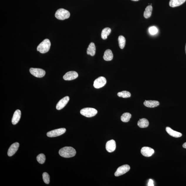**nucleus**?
<instances>
[{"label":"nucleus","instance_id":"nucleus-5","mask_svg":"<svg viewBox=\"0 0 186 186\" xmlns=\"http://www.w3.org/2000/svg\"><path fill=\"white\" fill-rule=\"evenodd\" d=\"M29 71L31 74L37 78L43 77L46 74L44 70L37 68H31Z\"/></svg>","mask_w":186,"mask_h":186},{"label":"nucleus","instance_id":"nucleus-30","mask_svg":"<svg viewBox=\"0 0 186 186\" xmlns=\"http://www.w3.org/2000/svg\"><path fill=\"white\" fill-rule=\"evenodd\" d=\"M183 147L184 148L186 149V142L183 144Z\"/></svg>","mask_w":186,"mask_h":186},{"label":"nucleus","instance_id":"nucleus-12","mask_svg":"<svg viewBox=\"0 0 186 186\" xmlns=\"http://www.w3.org/2000/svg\"><path fill=\"white\" fill-rule=\"evenodd\" d=\"M19 146V143H16L12 144L10 147L8 151V155L9 157L13 156L17 151Z\"/></svg>","mask_w":186,"mask_h":186},{"label":"nucleus","instance_id":"nucleus-18","mask_svg":"<svg viewBox=\"0 0 186 186\" xmlns=\"http://www.w3.org/2000/svg\"><path fill=\"white\" fill-rule=\"evenodd\" d=\"M186 0H170L169 5L172 7H175L180 6L185 3Z\"/></svg>","mask_w":186,"mask_h":186},{"label":"nucleus","instance_id":"nucleus-6","mask_svg":"<svg viewBox=\"0 0 186 186\" xmlns=\"http://www.w3.org/2000/svg\"><path fill=\"white\" fill-rule=\"evenodd\" d=\"M66 131V129L64 128H61L57 129H55L48 132L47 135L49 137H55L63 135Z\"/></svg>","mask_w":186,"mask_h":186},{"label":"nucleus","instance_id":"nucleus-4","mask_svg":"<svg viewBox=\"0 0 186 186\" xmlns=\"http://www.w3.org/2000/svg\"><path fill=\"white\" fill-rule=\"evenodd\" d=\"M80 113L81 115L86 117L91 118L96 115L98 111L93 108H86L81 109Z\"/></svg>","mask_w":186,"mask_h":186},{"label":"nucleus","instance_id":"nucleus-10","mask_svg":"<svg viewBox=\"0 0 186 186\" xmlns=\"http://www.w3.org/2000/svg\"><path fill=\"white\" fill-rule=\"evenodd\" d=\"M78 76V75L76 72L70 71L66 73L63 76V79L65 81H72L75 79Z\"/></svg>","mask_w":186,"mask_h":186},{"label":"nucleus","instance_id":"nucleus-17","mask_svg":"<svg viewBox=\"0 0 186 186\" xmlns=\"http://www.w3.org/2000/svg\"><path fill=\"white\" fill-rule=\"evenodd\" d=\"M96 48L95 43L92 42L90 44L87 49V54L91 55V56H93L95 55Z\"/></svg>","mask_w":186,"mask_h":186},{"label":"nucleus","instance_id":"nucleus-22","mask_svg":"<svg viewBox=\"0 0 186 186\" xmlns=\"http://www.w3.org/2000/svg\"><path fill=\"white\" fill-rule=\"evenodd\" d=\"M111 32V29L109 28H105L102 31L101 33V38L103 40L106 39L108 36L110 35Z\"/></svg>","mask_w":186,"mask_h":186},{"label":"nucleus","instance_id":"nucleus-1","mask_svg":"<svg viewBox=\"0 0 186 186\" xmlns=\"http://www.w3.org/2000/svg\"><path fill=\"white\" fill-rule=\"evenodd\" d=\"M59 153L62 157L69 158L74 157L76 153V152L73 147H66L60 149Z\"/></svg>","mask_w":186,"mask_h":186},{"label":"nucleus","instance_id":"nucleus-20","mask_svg":"<svg viewBox=\"0 0 186 186\" xmlns=\"http://www.w3.org/2000/svg\"><path fill=\"white\" fill-rule=\"evenodd\" d=\"M149 124V122L147 119L142 118L138 121V125L140 128H145L148 126Z\"/></svg>","mask_w":186,"mask_h":186},{"label":"nucleus","instance_id":"nucleus-16","mask_svg":"<svg viewBox=\"0 0 186 186\" xmlns=\"http://www.w3.org/2000/svg\"><path fill=\"white\" fill-rule=\"evenodd\" d=\"M144 105L147 107L155 108L159 106L160 103L157 101L145 100L144 102Z\"/></svg>","mask_w":186,"mask_h":186},{"label":"nucleus","instance_id":"nucleus-19","mask_svg":"<svg viewBox=\"0 0 186 186\" xmlns=\"http://www.w3.org/2000/svg\"><path fill=\"white\" fill-rule=\"evenodd\" d=\"M103 58L105 61H111L113 58V54L111 50L107 49L105 51Z\"/></svg>","mask_w":186,"mask_h":186},{"label":"nucleus","instance_id":"nucleus-15","mask_svg":"<svg viewBox=\"0 0 186 186\" xmlns=\"http://www.w3.org/2000/svg\"><path fill=\"white\" fill-rule=\"evenodd\" d=\"M166 131L170 135L175 138H180L182 137V134L178 132L174 131L169 127L166 128Z\"/></svg>","mask_w":186,"mask_h":186},{"label":"nucleus","instance_id":"nucleus-11","mask_svg":"<svg viewBox=\"0 0 186 186\" xmlns=\"http://www.w3.org/2000/svg\"><path fill=\"white\" fill-rule=\"evenodd\" d=\"M69 99V97L68 96H66L60 100L57 104L56 107V109L58 110H61L63 109L67 104Z\"/></svg>","mask_w":186,"mask_h":186},{"label":"nucleus","instance_id":"nucleus-32","mask_svg":"<svg viewBox=\"0 0 186 186\" xmlns=\"http://www.w3.org/2000/svg\"><path fill=\"white\" fill-rule=\"evenodd\" d=\"M185 53L186 54V44L185 47Z\"/></svg>","mask_w":186,"mask_h":186},{"label":"nucleus","instance_id":"nucleus-31","mask_svg":"<svg viewBox=\"0 0 186 186\" xmlns=\"http://www.w3.org/2000/svg\"><path fill=\"white\" fill-rule=\"evenodd\" d=\"M131 1H139V0H131Z\"/></svg>","mask_w":186,"mask_h":186},{"label":"nucleus","instance_id":"nucleus-13","mask_svg":"<svg viewBox=\"0 0 186 186\" xmlns=\"http://www.w3.org/2000/svg\"><path fill=\"white\" fill-rule=\"evenodd\" d=\"M116 149V143L114 140H111L108 141L106 144V149L109 153H112Z\"/></svg>","mask_w":186,"mask_h":186},{"label":"nucleus","instance_id":"nucleus-25","mask_svg":"<svg viewBox=\"0 0 186 186\" xmlns=\"http://www.w3.org/2000/svg\"><path fill=\"white\" fill-rule=\"evenodd\" d=\"M118 96L120 97H122L124 98H129L131 97V94L129 92L127 91H123L119 92L117 94Z\"/></svg>","mask_w":186,"mask_h":186},{"label":"nucleus","instance_id":"nucleus-24","mask_svg":"<svg viewBox=\"0 0 186 186\" xmlns=\"http://www.w3.org/2000/svg\"><path fill=\"white\" fill-rule=\"evenodd\" d=\"M131 117L130 113H124L121 117V120L124 123H127L130 120Z\"/></svg>","mask_w":186,"mask_h":186},{"label":"nucleus","instance_id":"nucleus-14","mask_svg":"<svg viewBox=\"0 0 186 186\" xmlns=\"http://www.w3.org/2000/svg\"><path fill=\"white\" fill-rule=\"evenodd\" d=\"M21 115V112L19 110H17L14 114L12 119V123L13 125H15L19 123Z\"/></svg>","mask_w":186,"mask_h":186},{"label":"nucleus","instance_id":"nucleus-29","mask_svg":"<svg viewBox=\"0 0 186 186\" xmlns=\"http://www.w3.org/2000/svg\"><path fill=\"white\" fill-rule=\"evenodd\" d=\"M148 186H154L153 181V180L150 179L149 180L148 183Z\"/></svg>","mask_w":186,"mask_h":186},{"label":"nucleus","instance_id":"nucleus-26","mask_svg":"<svg viewBox=\"0 0 186 186\" xmlns=\"http://www.w3.org/2000/svg\"><path fill=\"white\" fill-rule=\"evenodd\" d=\"M37 160L39 163L43 164L45 163L46 160L45 155L43 154H40L37 156Z\"/></svg>","mask_w":186,"mask_h":186},{"label":"nucleus","instance_id":"nucleus-3","mask_svg":"<svg viewBox=\"0 0 186 186\" xmlns=\"http://www.w3.org/2000/svg\"><path fill=\"white\" fill-rule=\"evenodd\" d=\"M55 16L58 19L64 20L68 19L70 16V13L67 10L61 9H58L56 12Z\"/></svg>","mask_w":186,"mask_h":186},{"label":"nucleus","instance_id":"nucleus-9","mask_svg":"<svg viewBox=\"0 0 186 186\" xmlns=\"http://www.w3.org/2000/svg\"><path fill=\"white\" fill-rule=\"evenodd\" d=\"M141 153L144 156L149 157H150L155 153V151L153 149L149 147H143L141 149Z\"/></svg>","mask_w":186,"mask_h":186},{"label":"nucleus","instance_id":"nucleus-28","mask_svg":"<svg viewBox=\"0 0 186 186\" xmlns=\"http://www.w3.org/2000/svg\"><path fill=\"white\" fill-rule=\"evenodd\" d=\"M149 31L152 35H155L157 32V28L155 26L150 27L149 29Z\"/></svg>","mask_w":186,"mask_h":186},{"label":"nucleus","instance_id":"nucleus-2","mask_svg":"<svg viewBox=\"0 0 186 186\" xmlns=\"http://www.w3.org/2000/svg\"><path fill=\"white\" fill-rule=\"evenodd\" d=\"M51 43L48 39H45L40 43L37 47V50L42 53H45L49 51Z\"/></svg>","mask_w":186,"mask_h":186},{"label":"nucleus","instance_id":"nucleus-23","mask_svg":"<svg viewBox=\"0 0 186 186\" xmlns=\"http://www.w3.org/2000/svg\"><path fill=\"white\" fill-rule=\"evenodd\" d=\"M119 47L121 49H123L125 45L126 40L123 36H120L118 39Z\"/></svg>","mask_w":186,"mask_h":186},{"label":"nucleus","instance_id":"nucleus-21","mask_svg":"<svg viewBox=\"0 0 186 186\" xmlns=\"http://www.w3.org/2000/svg\"><path fill=\"white\" fill-rule=\"evenodd\" d=\"M153 9V8L151 5H149L146 8L143 14L144 17L145 19H148L151 16Z\"/></svg>","mask_w":186,"mask_h":186},{"label":"nucleus","instance_id":"nucleus-8","mask_svg":"<svg viewBox=\"0 0 186 186\" xmlns=\"http://www.w3.org/2000/svg\"><path fill=\"white\" fill-rule=\"evenodd\" d=\"M130 169V167L128 165H122L118 168L115 173V177H119L123 175L128 172Z\"/></svg>","mask_w":186,"mask_h":186},{"label":"nucleus","instance_id":"nucleus-7","mask_svg":"<svg viewBox=\"0 0 186 186\" xmlns=\"http://www.w3.org/2000/svg\"><path fill=\"white\" fill-rule=\"evenodd\" d=\"M107 83V80L103 77H100L96 79L93 83V86L95 88L99 89L104 86Z\"/></svg>","mask_w":186,"mask_h":186},{"label":"nucleus","instance_id":"nucleus-27","mask_svg":"<svg viewBox=\"0 0 186 186\" xmlns=\"http://www.w3.org/2000/svg\"><path fill=\"white\" fill-rule=\"evenodd\" d=\"M43 179L44 182L47 184L50 182V176L49 174L46 172H44L43 174Z\"/></svg>","mask_w":186,"mask_h":186}]
</instances>
